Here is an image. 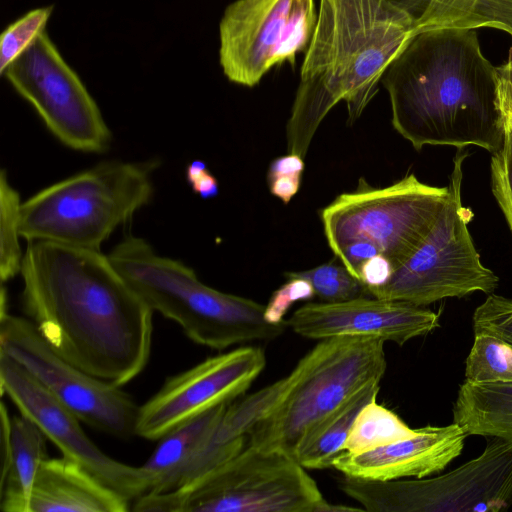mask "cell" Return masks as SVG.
I'll list each match as a JSON object with an SVG mask.
<instances>
[{"mask_svg":"<svg viewBox=\"0 0 512 512\" xmlns=\"http://www.w3.org/2000/svg\"><path fill=\"white\" fill-rule=\"evenodd\" d=\"M20 274L23 310L59 356L120 387L144 370L154 311L108 255L31 242Z\"/></svg>","mask_w":512,"mask_h":512,"instance_id":"obj_1","label":"cell"},{"mask_svg":"<svg viewBox=\"0 0 512 512\" xmlns=\"http://www.w3.org/2000/svg\"><path fill=\"white\" fill-rule=\"evenodd\" d=\"M381 83L394 129L416 150L475 145L493 153L502 146L498 71L483 54L476 29L416 33Z\"/></svg>","mask_w":512,"mask_h":512,"instance_id":"obj_2","label":"cell"},{"mask_svg":"<svg viewBox=\"0 0 512 512\" xmlns=\"http://www.w3.org/2000/svg\"><path fill=\"white\" fill-rule=\"evenodd\" d=\"M416 33L410 16L390 0H319L286 124L287 152L304 158L319 125L340 101L349 123L356 121Z\"/></svg>","mask_w":512,"mask_h":512,"instance_id":"obj_3","label":"cell"},{"mask_svg":"<svg viewBox=\"0 0 512 512\" xmlns=\"http://www.w3.org/2000/svg\"><path fill=\"white\" fill-rule=\"evenodd\" d=\"M448 193V186L427 185L414 174L383 188L361 179L355 191L339 195L321 211L328 245L370 293L423 242Z\"/></svg>","mask_w":512,"mask_h":512,"instance_id":"obj_4","label":"cell"},{"mask_svg":"<svg viewBox=\"0 0 512 512\" xmlns=\"http://www.w3.org/2000/svg\"><path fill=\"white\" fill-rule=\"evenodd\" d=\"M108 257L154 312L176 322L199 345L223 350L234 344L269 341L287 327L286 321L268 322L264 305L207 286L193 269L159 255L143 238L126 237Z\"/></svg>","mask_w":512,"mask_h":512,"instance_id":"obj_5","label":"cell"},{"mask_svg":"<svg viewBox=\"0 0 512 512\" xmlns=\"http://www.w3.org/2000/svg\"><path fill=\"white\" fill-rule=\"evenodd\" d=\"M153 163L106 161L56 182L21 204L20 235L100 250L153 195Z\"/></svg>","mask_w":512,"mask_h":512,"instance_id":"obj_6","label":"cell"},{"mask_svg":"<svg viewBox=\"0 0 512 512\" xmlns=\"http://www.w3.org/2000/svg\"><path fill=\"white\" fill-rule=\"evenodd\" d=\"M386 367L384 341L380 339H323L288 375L287 389L253 428L248 445L295 458L310 433L358 391L380 383Z\"/></svg>","mask_w":512,"mask_h":512,"instance_id":"obj_7","label":"cell"},{"mask_svg":"<svg viewBox=\"0 0 512 512\" xmlns=\"http://www.w3.org/2000/svg\"><path fill=\"white\" fill-rule=\"evenodd\" d=\"M327 501L290 455L247 445L193 482L134 500L137 512H321Z\"/></svg>","mask_w":512,"mask_h":512,"instance_id":"obj_8","label":"cell"},{"mask_svg":"<svg viewBox=\"0 0 512 512\" xmlns=\"http://www.w3.org/2000/svg\"><path fill=\"white\" fill-rule=\"evenodd\" d=\"M467 156L460 149L453 159L448 197L428 235L383 286L370 291L372 297L424 306L497 288L499 279L482 264L467 228L472 213L461 200Z\"/></svg>","mask_w":512,"mask_h":512,"instance_id":"obj_9","label":"cell"},{"mask_svg":"<svg viewBox=\"0 0 512 512\" xmlns=\"http://www.w3.org/2000/svg\"><path fill=\"white\" fill-rule=\"evenodd\" d=\"M339 489L371 512H497L512 499V444L494 437L476 458L433 478L345 476Z\"/></svg>","mask_w":512,"mask_h":512,"instance_id":"obj_10","label":"cell"},{"mask_svg":"<svg viewBox=\"0 0 512 512\" xmlns=\"http://www.w3.org/2000/svg\"><path fill=\"white\" fill-rule=\"evenodd\" d=\"M318 17L315 0H235L219 23V63L226 78L254 87L275 66L306 52Z\"/></svg>","mask_w":512,"mask_h":512,"instance_id":"obj_11","label":"cell"},{"mask_svg":"<svg viewBox=\"0 0 512 512\" xmlns=\"http://www.w3.org/2000/svg\"><path fill=\"white\" fill-rule=\"evenodd\" d=\"M0 352L23 366L81 422L120 439L135 435L139 406L133 398L59 356L30 319L0 314Z\"/></svg>","mask_w":512,"mask_h":512,"instance_id":"obj_12","label":"cell"},{"mask_svg":"<svg viewBox=\"0 0 512 512\" xmlns=\"http://www.w3.org/2000/svg\"><path fill=\"white\" fill-rule=\"evenodd\" d=\"M3 75L64 145L83 152L107 150L111 132L97 103L45 31Z\"/></svg>","mask_w":512,"mask_h":512,"instance_id":"obj_13","label":"cell"},{"mask_svg":"<svg viewBox=\"0 0 512 512\" xmlns=\"http://www.w3.org/2000/svg\"><path fill=\"white\" fill-rule=\"evenodd\" d=\"M266 365L262 348L243 346L209 357L165 380L139 406L135 435L159 440L180 423L242 395Z\"/></svg>","mask_w":512,"mask_h":512,"instance_id":"obj_14","label":"cell"},{"mask_svg":"<svg viewBox=\"0 0 512 512\" xmlns=\"http://www.w3.org/2000/svg\"><path fill=\"white\" fill-rule=\"evenodd\" d=\"M0 384L19 409L62 452L128 501L148 492L142 466H132L105 454L84 432L80 419L13 358L0 352Z\"/></svg>","mask_w":512,"mask_h":512,"instance_id":"obj_15","label":"cell"},{"mask_svg":"<svg viewBox=\"0 0 512 512\" xmlns=\"http://www.w3.org/2000/svg\"><path fill=\"white\" fill-rule=\"evenodd\" d=\"M308 339L368 337L402 346L439 327V314L411 303L362 297L338 303H308L286 320Z\"/></svg>","mask_w":512,"mask_h":512,"instance_id":"obj_16","label":"cell"},{"mask_svg":"<svg viewBox=\"0 0 512 512\" xmlns=\"http://www.w3.org/2000/svg\"><path fill=\"white\" fill-rule=\"evenodd\" d=\"M467 433L456 423L425 426L409 438L374 450L352 454L340 453L332 467L345 476L368 480L423 478L442 471L458 457Z\"/></svg>","mask_w":512,"mask_h":512,"instance_id":"obj_17","label":"cell"},{"mask_svg":"<svg viewBox=\"0 0 512 512\" xmlns=\"http://www.w3.org/2000/svg\"><path fill=\"white\" fill-rule=\"evenodd\" d=\"M129 503L74 460L48 457L39 468L29 512H126Z\"/></svg>","mask_w":512,"mask_h":512,"instance_id":"obj_18","label":"cell"},{"mask_svg":"<svg viewBox=\"0 0 512 512\" xmlns=\"http://www.w3.org/2000/svg\"><path fill=\"white\" fill-rule=\"evenodd\" d=\"M229 403L189 418L159 439L154 452L142 465L149 478L147 493H164L187 483L193 464Z\"/></svg>","mask_w":512,"mask_h":512,"instance_id":"obj_19","label":"cell"},{"mask_svg":"<svg viewBox=\"0 0 512 512\" xmlns=\"http://www.w3.org/2000/svg\"><path fill=\"white\" fill-rule=\"evenodd\" d=\"M46 435L27 416L10 422V455L0 480V509L29 512L34 483L42 462L48 458Z\"/></svg>","mask_w":512,"mask_h":512,"instance_id":"obj_20","label":"cell"},{"mask_svg":"<svg viewBox=\"0 0 512 512\" xmlns=\"http://www.w3.org/2000/svg\"><path fill=\"white\" fill-rule=\"evenodd\" d=\"M416 32L438 28H493L512 36V0H390Z\"/></svg>","mask_w":512,"mask_h":512,"instance_id":"obj_21","label":"cell"},{"mask_svg":"<svg viewBox=\"0 0 512 512\" xmlns=\"http://www.w3.org/2000/svg\"><path fill=\"white\" fill-rule=\"evenodd\" d=\"M453 422L467 435L496 437L512 444V381L465 380L454 403Z\"/></svg>","mask_w":512,"mask_h":512,"instance_id":"obj_22","label":"cell"},{"mask_svg":"<svg viewBox=\"0 0 512 512\" xmlns=\"http://www.w3.org/2000/svg\"><path fill=\"white\" fill-rule=\"evenodd\" d=\"M380 383H372L358 391L327 416L303 441L295 459L305 469L332 467L362 408L377 399Z\"/></svg>","mask_w":512,"mask_h":512,"instance_id":"obj_23","label":"cell"},{"mask_svg":"<svg viewBox=\"0 0 512 512\" xmlns=\"http://www.w3.org/2000/svg\"><path fill=\"white\" fill-rule=\"evenodd\" d=\"M417 433L397 414L374 399L356 417L345 440L343 452L358 454L409 438Z\"/></svg>","mask_w":512,"mask_h":512,"instance_id":"obj_24","label":"cell"},{"mask_svg":"<svg viewBox=\"0 0 512 512\" xmlns=\"http://www.w3.org/2000/svg\"><path fill=\"white\" fill-rule=\"evenodd\" d=\"M465 378L475 383L512 381V342L489 333H475L465 362Z\"/></svg>","mask_w":512,"mask_h":512,"instance_id":"obj_25","label":"cell"},{"mask_svg":"<svg viewBox=\"0 0 512 512\" xmlns=\"http://www.w3.org/2000/svg\"><path fill=\"white\" fill-rule=\"evenodd\" d=\"M20 195L5 170L0 174V278L2 284L20 273L24 255L19 244Z\"/></svg>","mask_w":512,"mask_h":512,"instance_id":"obj_26","label":"cell"},{"mask_svg":"<svg viewBox=\"0 0 512 512\" xmlns=\"http://www.w3.org/2000/svg\"><path fill=\"white\" fill-rule=\"evenodd\" d=\"M285 276L307 280L311 284L315 295L327 303L372 297L367 287L354 277L339 259L338 261L330 260L312 269L287 272Z\"/></svg>","mask_w":512,"mask_h":512,"instance_id":"obj_27","label":"cell"},{"mask_svg":"<svg viewBox=\"0 0 512 512\" xmlns=\"http://www.w3.org/2000/svg\"><path fill=\"white\" fill-rule=\"evenodd\" d=\"M53 6L36 8L11 23L0 38V73L18 59L45 31Z\"/></svg>","mask_w":512,"mask_h":512,"instance_id":"obj_28","label":"cell"},{"mask_svg":"<svg viewBox=\"0 0 512 512\" xmlns=\"http://www.w3.org/2000/svg\"><path fill=\"white\" fill-rule=\"evenodd\" d=\"M504 121L503 144L491 157V187L512 233V125Z\"/></svg>","mask_w":512,"mask_h":512,"instance_id":"obj_29","label":"cell"},{"mask_svg":"<svg viewBox=\"0 0 512 512\" xmlns=\"http://www.w3.org/2000/svg\"><path fill=\"white\" fill-rule=\"evenodd\" d=\"M475 333H489L512 342V300L490 294L473 314Z\"/></svg>","mask_w":512,"mask_h":512,"instance_id":"obj_30","label":"cell"},{"mask_svg":"<svg viewBox=\"0 0 512 512\" xmlns=\"http://www.w3.org/2000/svg\"><path fill=\"white\" fill-rule=\"evenodd\" d=\"M303 170L304 161L299 155L288 153L275 158L267 172L271 194L288 204L299 191Z\"/></svg>","mask_w":512,"mask_h":512,"instance_id":"obj_31","label":"cell"},{"mask_svg":"<svg viewBox=\"0 0 512 512\" xmlns=\"http://www.w3.org/2000/svg\"><path fill=\"white\" fill-rule=\"evenodd\" d=\"M315 295L311 284L302 278L291 277L279 289L273 292L265 306V318L268 322H283V316L296 301L309 300Z\"/></svg>","mask_w":512,"mask_h":512,"instance_id":"obj_32","label":"cell"},{"mask_svg":"<svg viewBox=\"0 0 512 512\" xmlns=\"http://www.w3.org/2000/svg\"><path fill=\"white\" fill-rule=\"evenodd\" d=\"M186 179L193 191L203 199L216 197L219 193L217 179L201 160H194L188 164Z\"/></svg>","mask_w":512,"mask_h":512,"instance_id":"obj_33","label":"cell"},{"mask_svg":"<svg viewBox=\"0 0 512 512\" xmlns=\"http://www.w3.org/2000/svg\"><path fill=\"white\" fill-rule=\"evenodd\" d=\"M499 92L512 100V48L509 52L507 61L497 67Z\"/></svg>","mask_w":512,"mask_h":512,"instance_id":"obj_34","label":"cell"},{"mask_svg":"<svg viewBox=\"0 0 512 512\" xmlns=\"http://www.w3.org/2000/svg\"><path fill=\"white\" fill-rule=\"evenodd\" d=\"M499 92V89H498ZM499 100L504 119L512 125V100L499 92Z\"/></svg>","mask_w":512,"mask_h":512,"instance_id":"obj_35","label":"cell"}]
</instances>
